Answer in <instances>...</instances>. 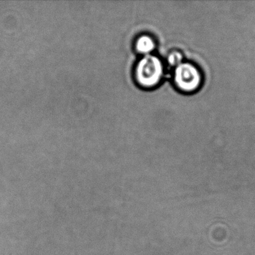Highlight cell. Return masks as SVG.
Segmentation results:
<instances>
[{
	"mask_svg": "<svg viewBox=\"0 0 255 255\" xmlns=\"http://www.w3.org/2000/svg\"><path fill=\"white\" fill-rule=\"evenodd\" d=\"M163 73L162 61L153 55H146L137 64L135 80L143 88L150 89L159 84Z\"/></svg>",
	"mask_w": 255,
	"mask_h": 255,
	"instance_id": "cell-1",
	"label": "cell"
},
{
	"mask_svg": "<svg viewBox=\"0 0 255 255\" xmlns=\"http://www.w3.org/2000/svg\"><path fill=\"white\" fill-rule=\"evenodd\" d=\"M183 62V56L181 53L178 51H174L170 53L168 56V63L170 66L176 67L180 65Z\"/></svg>",
	"mask_w": 255,
	"mask_h": 255,
	"instance_id": "cell-4",
	"label": "cell"
},
{
	"mask_svg": "<svg viewBox=\"0 0 255 255\" xmlns=\"http://www.w3.org/2000/svg\"><path fill=\"white\" fill-rule=\"evenodd\" d=\"M155 48V42L153 38L148 35H142L139 37L135 43V49L138 53L149 55Z\"/></svg>",
	"mask_w": 255,
	"mask_h": 255,
	"instance_id": "cell-3",
	"label": "cell"
},
{
	"mask_svg": "<svg viewBox=\"0 0 255 255\" xmlns=\"http://www.w3.org/2000/svg\"><path fill=\"white\" fill-rule=\"evenodd\" d=\"M174 82L179 90L190 93L199 89L202 76L193 64L183 62L174 68Z\"/></svg>",
	"mask_w": 255,
	"mask_h": 255,
	"instance_id": "cell-2",
	"label": "cell"
}]
</instances>
